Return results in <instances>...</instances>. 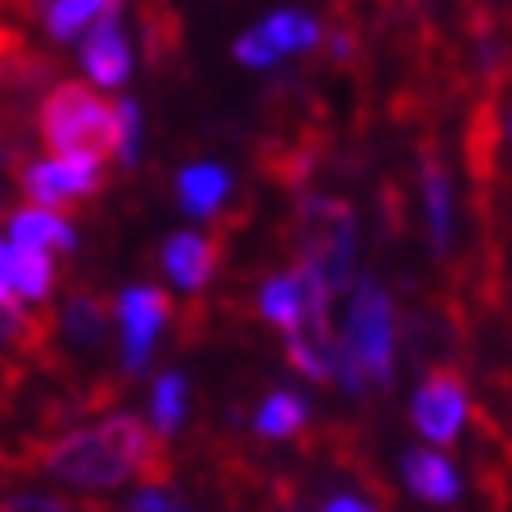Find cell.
<instances>
[{
	"label": "cell",
	"instance_id": "6da1fadb",
	"mask_svg": "<svg viewBox=\"0 0 512 512\" xmlns=\"http://www.w3.org/2000/svg\"><path fill=\"white\" fill-rule=\"evenodd\" d=\"M43 466L76 489H113L123 480H141L151 489L170 484V451L132 414H113L94 428L57 437L43 451Z\"/></svg>",
	"mask_w": 512,
	"mask_h": 512
},
{
	"label": "cell",
	"instance_id": "2e32d148",
	"mask_svg": "<svg viewBox=\"0 0 512 512\" xmlns=\"http://www.w3.org/2000/svg\"><path fill=\"white\" fill-rule=\"evenodd\" d=\"M423 198H428V231L433 245L447 249L451 245V193H447V170L433 156L423 160Z\"/></svg>",
	"mask_w": 512,
	"mask_h": 512
},
{
	"label": "cell",
	"instance_id": "8fae6325",
	"mask_svg": "<svg viewBox=\"0 0 512 512\" xmlns=\"http://www.w3.org/2000/svg\"><path fill=\"white\" fill-rule=\"evenodd\" d=\"M404 480H409V489L423 503H451V498L461 494V480H456L451 461L437 456V451H409L404 456Z\"/></svg>",
	"mask_w": 512,
	"mask_h": 512
},
{
	"label": "cell",
	"instance_id": "5bb4252c",
	"mask_svg": "<svg viewBox=\"0 0 512 512\" xmlns=\"http://www.w3.org/2000/svg\"><path fill=\"white\" fill-rule=\"evenodd\" d=\"M259 315H264L273 329H282V334L301 329V320H306V287H301V268H292V273H282V278L268 282L264 296H259Z\"/></svg>",
	"mask_w": 512,
	"mask_h": 512
},
{
	"label": "cell",
	"instance_id": "4fadbf2b",
	"mask_svg": "<svg viewBox=\"0 0 512 512\" xmlns=\"http://www.w3.org/2000/svg\"><path fill=\"white\" fill-rule=\"evenodd\" d=\"M5 278H10V292H19V301H43L52 292V254L33 245L5 249Z\"/></svg>",
	"mask_w": 512,
	"mask_h": 512
},
{
	"label": "cell",
	"instance_id": "7402d4cb",
	"mask_svg": "<svg viewBox=\"0 0 512 512\" xmlns=\"http://www.w3.org/2000/svg\"><path fill=\"white\" fill-rule=\"evenodd\" d=\"M235 57H240V62L245 66H254V71H264V66H273L278 62V52H273V43H268L264 33L254 29V33H245V38H240V43H235Z\"/></svg>",
	"mask_w": 512,
	"mask_h": 512
},
{
	"label": "cell",
	"instance_id": "7c38bea8",
	"mask_svg": "<svg viewBox=\"0 0 512 512\" xmlns=\"http://www.w3.org/2000/svg\"><path fill=\"white\" fill-rule=\"evenodd\" d=\"M118 10H123V0H52L43 10V24L57 43H66V38L94 29L99 19H118Z\"/></svg>",
	"mask_w": 512,
	"mask_h": 512
},
{
	"label": "cell",
	"instance_id": "44dd1931",
	"mask_svg": "<svg viewBox=\"0 0 512 512\" xmlns=\"http://www.w3.org/2000/svg\"><path fill=\"white\" fill-rule=\"evenodd\" d=\"M113 109H118V156H123V165H132V160H137V146H141V113L132 99L113 104Z\"/></svg>",
	"mask_w": 512,
	"mask_h": 512
},
{
	"label": "cell",
	"instance_id": "3957f363",
	"mask_svg": "<svg viewBox=\"0 0 512 512\" xmlns=\"http://www.w3.org/2000/svg\"><path fill=\"white\" fill-rule=\"evenodd\" d=\"M395 367V325H390V296L381 282L362 278L348 315V343H339V372L353 395H367L376 386H390Z\"/></svg>",
	"mask_w": 512,
	"mask_h": 512
},
{
	"label": "cell",
	"instance_id": "603a6c76",
	"mask_svg": "<svg viewBox=\"0 0 512 512\" xmlns=\"http://www.w3.org/2000/svg\"><path fill=\"white\" fill-rule=\"evenodd\" d=\"M0 512H66L62 498H47V494H15L0 503Z\"/></svg>",
	"mask_w": 512,
	"mask_h": 512
},
{
	"label": "cell",
	"instance_id": "ba28073f",
	"mask_svg": "<svg viewBox=\"0 0 512 512\" xmlns=\"http://www.w3.org/2000/svg\"><path fill=\"white\" fill-rule=\"evenodd\" d=\"M217 264H221V235L184 231L165 245V268H170V278L179 282L184 292L207 287V278L217 273Z\"/></svg>",
	"mask_w": 512,
	"mask_h": 512
},
{
	"label": "cell",
	"instance_id": "7a4b0ae2",
	"mask_svg": "<svg viewBox=\"0 0 512 512\" xmlns=\"http://www.w3.org/2000/svg\"><path fill=\"white\" fill-rule=\"evenodd\" d=\"M33 123L43 146H52V156H80L94 165L118 156V109L80 80H66L52 94H43Z\"/></svg>",
	"mask_w": 512,
	"mask_h": 512
},
{
	"label": "cell",
	"instance_id": "8992f818",
	"mask_svg": "<svg viewBox=\"0 0 512 512\" xmlns=\"http://www.w3.org/2000/svg\"><path fill=\"white\" fill-rule=\"evenodd\" d=\"M466 381L451 372V367H437L428 381L414 395V423L419 433L437 447H451L461 437V423H466Z\"/></svg>",
	"mask_w": 512,
	"mask_h": 512
},
{
	"label": "cell",
	"instance_id": "52a82bcc",
	"mask_svg": "<svg viewBox=\"0 0 512 512\" xmlns=\"http://www.w3.org/2000/svg\"><path fill=\"white\" fill-rule=\"evenodd\" d=\"M118 320H123V362L127 372H141L146 357H151V343H156L160 325L170 320V296L156 292V287H132V292L118 301Z\"/></svg>",
	"mask_w": 512,
	"mask_h": 512
},
{
	"label": "cell",
	"instance_id": "9c48e42d",
	"mask_svg": "<svg viewBox=\"0 0 512 512\" xmlns=\"http://www.w3.org/2000/svg\"><path fill=\"white\" fill-rule=\"evenodd\" d=\"M80 62L90 71L94 85H123L127 66H132V52H127V33L118 29V19H99L85 38V52Z\"/></svg>",
	"mask_w": 512,
	"mask_h": 512
},
{
	"label": "cell",
	"instance_id": "9a60e30c",
	"mask_svg": "<svg viewBox=\"0 0 512 512\" xmlns=\"http://www.w3.org/2000/svg\"><path fill=\"white\" fill-rule=\"evenodd\" d=\"M226 193H231V179L217 165H193L179 174V202H184L188 217H212Z\"/></svg>",
	"mask_w": 512,
	"mask_h": 512
},
{
	"label": "cell",
	"instance_id": "e0dca14e",
	"mask_svg": "<svg viewBox=\"0 0 512 512\" xmlns=\"http://www.w3.org/2000/svg\"><path fill=\"white\" fill-rule=\"evenodd\" d=\"M259 33L273 43V52H278V57H287V52H306V47L320 43V24H315V19H306V15H292V10L268 15L264 24H259Z\"/></svg>",
	"mask_w": 512,
	"mask_h": 512
},
{
	"label": "cell",
	"instance_id": "ac0fdd59",
	"mask_svg": "<svg viewBox=\"0 0 512 512\" xmlns=\"http://www.w3.org/2000/svg\"><path fill=\"white\" fill-rule=\"evenodd\" d=\"M254 428H259V437H296L306 428V404L296 395H287V390H273L264 400V409H259Z\"/></svg>",
	"mask_w": 512,
	"mask_h": 512
},
{
	"label": "cell",
	"instance_id": "30bf717a",
	"mask_svg": "<svg viewBox=\"0 0 512 512\" xmlns=\"http://www.w3.org/2000/svg\"><path fill=\"white\" fill-rule=\"evenodd\" d=\"M10 240H15V245L47 249V254H71V249H76V231H71L57 212H47V207H24V212H15V217H10Z\"/></svg>",
	"mask_w": 512,
	"mask_h": 512
},
{
	"label": "cell",
	"instance_id": "484cf974",
	"mask_svg": "<svg viewBox=\"0 0 512 512\" xmlns=\"http://www.w3.org/2000/svg\"><path fill=\"white\" fill-rule=\"evenodd\" d=\"M325 512H372V508H367V503H357V498H334Z\"/></svg>",
	"mask_w": 512,
	"mask_h": 512
},
{
	"label": "cell",
	"instance_id": "d6986e66",
	"mask_svg": "<svg viewBox=\"0 0 512 512\" xmlns=\"http://www.w3.org/2000/svg\"><path fill=\"white\" fill-rule=\"evenodd\" d=\"M104 329H109V306H104L99 296H76V301L66 306V334L76 343H99Z\"/></svg>",
	"mask_w": 512,
	"mask_h": 512
},
{
	"label": "cell",
	"instance_id": "d4e9b609",
	"mask_svg": "<svg viewBox=\"0 0 512 512\" xmlns=\"http://www.w3.org/2000/svg\"><path fill=\"white\" fill-rule=\"evenodd\" d=\"M19 296H10V278H5V245H0V311H15Z\"/></svg>",
	"mask_w": 512,
	"mask_h": 512
},
{
	"label": "cell",
	"instance_id": "277c9868",
	"mask_svg": "<svg viewBox=\"0 0 512 512\" xmlns=\"http://www.w3.org/2000/svg\"><path fill=\"white\" fill-rule=\"evenodd\" d=\"M353 207L343 198H306L301 202V259L329 296L353 282Z\"/></svg>",
	"mask_w": 512,
	"mask_h": 512
},
{
	"label": "cell",
	"instance_id": "5b68a950",
	"mask_svg": "<svg viewBox=\"0 0 512 512\" xmlns=\"http://www.w3.org/2000/svg\"><path fill=\"white\" fill-rule=\"evenodd\" d=\"M104 184H109L104 165L80 160V156H52V160H38V165L19 170V188L29 193L33 207H47V212H62L71 202L94 198Z\"/></svg>",
	"mask_w": 512,
	"mask_h": 512
},
{
	"label": "cell",
	"instance_id": "ffe728a7",
	"mask_svg": "<svg viewBox=\"0 0 512 512\" xmlns=\"http://www.w3.org/2000/svg\"><path fill=\"white\" fill-rule=\"evenodd\" d=\"M184 395H188V386L179 372H165L156 381V428L160 433H174V428H179V419H184Z\"/></svg>",
	"mask_w": 512,
	"mask_h": 512
},
{
	"label": "cell",
	"instance_id": "cb8c5ba5",
	"mask_svg": "<svg viewBox=\"0 0 512 512\" xmlns=\"http://www.w3.org/2000/svg\"><path fill=\"white\" fill-rule=\"evenodd\" d=\"M132 512H174V503L160 489H141L137 498H132Z\"/></svg>",
	"mask_w": 512,
	"mask_h": 512
}]
</instances>
